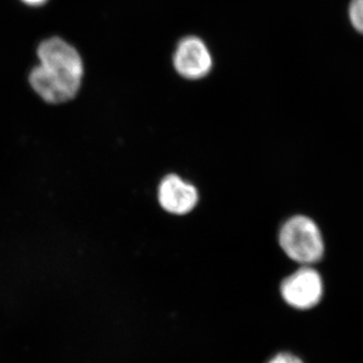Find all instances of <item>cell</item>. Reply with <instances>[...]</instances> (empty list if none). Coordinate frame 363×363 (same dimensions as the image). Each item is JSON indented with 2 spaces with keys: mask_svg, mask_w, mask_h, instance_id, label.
Returning a JSON list of instances; mask_svg holds the SVG:
<instances>
[{
  "mask_svg": "<svg viewBox=\"0 0 363 363\" xmlns=\"http://www.w3.org/2000/svg\"><path fill=\"white\" fill-rule=\"evenodd\" d=\"M173 64L181 77L197 81L209 75L213 67V58L204 40L190 35L177 45Z\"/></svg>",
  "mask_w": 363,
  "mask_h": 363,
  "instance_id": "obj_4",
  "label": "cell"
},
{
  "mask_svg": "<svg viewBox=\"0 0 363 363\" xmlns=\"http://www.w3.org/2000/svg\"><path fill=\"white\" fill-rule=\"evenodd\" d=\"M157 201L168 213L184 216L197 206L199 192L190 182L177 174H169L162 178L157 188Z\"/></svg>",
  "mask_w": 363,
  "mask_h": 363,
  "instance_id": "obj_5",
  "label": "cell"
},
{
  "mask_svg": "<svg viewBox=\"0 0 363 363\" xmlns=\"http://www.w3.org/2000/svg\"><path fill=\"white\" fill-rule=\"evenodd\" d=\"M267 363H304L296 355L289 352H281L274 355Z\"/></svg>",
  "mask_w": 363,
  "mask_h": 363,
  "instance_id": "obj_7",
  "label": "cell"
},
{
  "mask_svg": "<svg viewBox=\"0 0 363 363\" xmlns=\"http://www.w3.org/2000/svg\"><path fill=\"white\" fill-rule=\"evenodd\" d=\"M25 4L32 6H40L44 4L47 0H23Z\"/></svg>",
  "mask_w": 363,
  "mask_h": 363,
  "instance_id": "obj_8",
  "label": "cell"
},
{
  "mask_svg": "<svg viewBox=\"0 0 363 363\" xmlns=\"http://www.w3.org/2000/svg\"><path fill=\"white\" fill-rule=\"evenodd\" d=\"M39 66L30 74L33 89L48 104L73 99L82 84L83 62L75 48L60 38L44 40L38 49Z\"/></svg>",
  "mask_w": 363,
  "mask_h": 363,
  "instance_id": "obj_1",
  "label": "cell"
},
{
  "mask_svg": "<svg viewBox=\"0 0 363 363\" xmlns=\"http://www.w3.org/2000/svg\"><path fill=\"white\" fill-rule=\"evenodd\" d=\"M279 245L289 259L302 266H312L323 257L321 230L305 215H295L285 221L279 231Z\"/></svg>",
  "mask_w": 363,
  "mask_h": 363,
  "instance_id": "obj_2",
  "label": "cell"
},
{
  "mask_svg": "<svg viewBox=\"0 0 363 363\" xmlns=\"http://www.w3.org/2000/svg\"><path fill=\"white\" fill-rule=\"evenodd\" d=\"M279 291L286 304L307 310L315 307L323 297V281L311 266H302L284 279Z\"/></svg>",
  "mask_w": 363,
  "mask_h": 363,
  "instance_id": "obj_3",
  "label": "cell"
},
{
  "mask_svg": "<svg viewBox=\"0 0 363 363\" xmlns=\"http://www.w3.org/2000/svg\"><path fill=\"white\" fill-rule=\"evenodd\" d=\"M351 23L357 32L363 33V0H352L350 6Z\"/></svg>",
  "mask_w": 363,
  "mask_h": 363,
  "instance_id": "obj_6",
  "label": "cell"
}]
</instances>
